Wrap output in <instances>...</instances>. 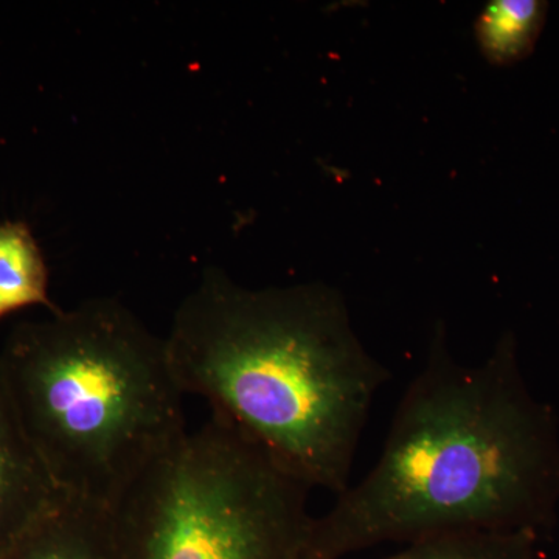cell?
Listing matches in <instances>:
<instances>
[{"mask_svg":"<svg viewBox=\"0 0 559 559\" xmlns=\"http://www.w3.org/2000/svg\"><path fill=\"white\" fill-rule=\"evenodd\" d=\"M183 395H197L308 488L340 496L374 396L392 374L323 283L249 289L209 270L165 337Z\"/></svg>","mask_w":559,"mask_h":559,"instance_id":"cell-2","label":"cell"},{"mask_svg":"<svg viewBox=\"0 0 559 559\" xmlns=\"http://www.w3.org/2000/svg\"><path fill=\"white\" fill-rule=\"evenodd\" d=\"M549 3L540 0H492L476 21V39L492 66L516 64L535 50Z\"/></svg>","mask_w":559,"mask_h":559,"instance_id":"cell-8","label":"cell"},{"mask_svg":"<svg viewBox=\"0 0 559 559\" xmlns=\"http://www.w3.org/2000/svg\"><path fill=\"white\" fill-rule=\"evenodd\" d=\"M46 307L57 312L49 296V270L43 250L24 221L0 223V319L22 308Z\"/></svg>","mask_w":559,"mask_h":559,"instance_id":"cell-7","label":"cell"},{"mask_svg":"<svg viewBox=\"0 0 559 559\" xmlns=\"http://www.w3.org/2000/svg\"><path fill=\"white\" fill-rule=\"evenodd\" d=\"M559 423L530 392L506 333L479 366L452 358L437 326L425 369L401 399L380 459L311 525L312 559L384 543L555 528Z\"/></svg>","mask_w":559,"mask_h":559,"instance_id":"cell-1","label":"cell"},{"mask_svg":"<svg viewBox=\"0 0 559 559\" xmlns=\"http://www.w3.org/2000/svg\"><path fill=\"white\" fill-rule=\"evenodd\" d=\"M539 540L532 532L455 533L407 544L382 559H535Z\"/></svg>","mask_w":559,"mask_h":559,"instance_id":"cell-9","label":"cell"},{"mask_svg":"<svg viewBox=\"0 0 559 559\" xmlns=\"http://www.w3.org/2000/svg\"><path fill=\"white\" fill-rule=\"evenodd\" d=\"M62 498L22 425L0 367V555Z\"/></svg>","mask_w":559,"mask_h":559,"instance_id":"cell-5","label":"cell"},{"mask_svg":"<svg viewBox=\"0 0 559 559\" xmlns=\"http://www.w3.org/2000/svg\"><path fill=\"white\" fill-rule=\"evenodd\" d=\"M0 559H116L109 509L64 495Z\"/></svg>","mask_w":559,"mask_h":559,"instance_id":"cell-6","label":"cell"},{"mask_svg":"<svg viewBox=\"0 0 559 559\" xmlns=\"http://www.w3.org/2000/svg\"><path fill=\"white\" fill-rule=\"evenodd\" d=\"M0 367L62 495L110 509L189 430L165 340L120 301L87 300L22 323Z\"/></svg>","mask_w":559,"mask_h":559,"instance_id":"cell-3","label":"cell"},{"mask_svg":"<svg viewBox=\"0 0 559 559\" xmlns=\"http://www.w3.org/2000/svg\"><path fill=\"white\" fill-rule=\"evenodd\" d=\"M311 489L212 415L110 506L116 559H312Z\"/></svg>","mask_w":559,"mask_h":559,"instance_id":"cell-4","label":"cell"}]
</instances>
